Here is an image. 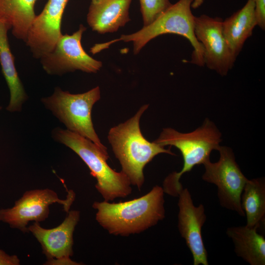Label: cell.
<instances>
[{
    "label": "cell",
    "mask_w": 265,
    "mask_h": 265,
    "mask_svg": "<svg viewBox=\"0 0 265 265\" xmlns=\"http://www.w3.org/2000/svg\"><path fill=\"white\" fill-rule=\"evenodd\" d=\"M204 0H193L191 4V7L193 8H196L201 5Z\"/></svg>",
    "instance_id": "cell-23"
},
{
    "label": "cell",
    "mask_w": 265,
    "mask_h": 265,
    "mask_svg": "<svg viewBox=\"0 0 265 265\" xmlns=\"http://www.w3.org/2000/svg\"><path fill=\"white\" fill-rule=\"evenodd\" d=\"M69 0H48L36 16L25 41L34 58L51 52L62 35L63 14Z\"/></svg>",
    "instance_id": "cell-13"
},
{
    "label": "cell",
    "mask_w": 265,
    "mask_h": 265,
    "mask_svg": "<svg viewBox=\"0 0 265 265\" xmlns=\"http://www.w3.org/2000/svg\"><path fill=\"white\" fill-rule=\"evenodd\" d=\"M221 141V132L208 118L201 126L188 133L180 132L170 128L163 129L154 142L164 147H176L181 152L184 161L180 172L171 173L164 180L162 188L164 193L177 197L183 188L180 182L182 175L209 159L211 153L217 150Z\"/></svg>",
    "instance_id": "cell-4"
},
{
    "label": "cell",
    "mask_w": 265,
    "mask_h": 265,
    "mask_svg": "<svg viewBox=\"0 0 265 265\" xmlns=\"http://www.w3.org/2000/svg\"><path fill=\"white\" fill-rule=\"evenodd\" d=\"M164 192L155 186L144 195L128 201L110 203L95 201L96 220L109 234L129 236L157 225L165 216Z\"/></svg>",
    "instance_id": "cell-1"
},
{
    "label": "cell",
    "mask_w": 265,
    "mask_h": 265,
    "mask_svg": "<svg viewBox=\"0 0 265 265\" xmlns=\"http://www.w3.org/2000/svg\"><path fill=\"white\" fill-rule=\"evenodd\" d=\"M148 106H142L133 117L111 128L107 136L122 171L128 176L131 185L139 190L144 183L143 169L147 164L159 154L175 155L170 149L149 142L142 135L140 119Z\"/></svg>",
    "instance_id": "cell-2"
},
{
    "label": "cell",
    "mask_w": 265,
    "mask_h": 265,
    "mask_svg": "<svg viewBox=\"0 0 265 265\" xmlns=\"http://www.w3.org/2000/svg\"><path fill=\"white\" fill-rule=\"evenodd\" d=\"M39 0H0V20L8 24L12 35L25 42L36 17L34 7Z\"/></svg>",
    "instance_id": "cell-18"
},
{
    "label": "cell",
    "mask_w": 265,
    "mask_h": 265,
    "mask_svg": "<svg viewBox=\"0 0 265 265\" xmlns=\"http://www.w3.org/2000/svg\"><path fill=\"white\" fill-rule=\"evenodd\" d=\"M256 227H228L226 234L234 245L236 255L250 265H265V238Z\"/></svg>",
    "instance_id": "cell-17"
},
{
    "label": "cell",
    "mask_w": 265,
    "mask_h": 265,
    "mask_svg": "<svg viewBox=\"0 0 265 265\" xmlns=\"http://www.w3.org/2000/svg\"><path fill=\"white\" fill-rule=\"evenodd\" d=\"M10 26L0 20V64L10 93V100L6 110L20 111L28 97L16 70L14 57L11 53L7 33Z\"/></svg>",
    "instance_id": "cell-15"
},
{
    "label": "cell",
    "mask_w": 265,
    "mask_h": 265,
    "mask_svg": "<svg viewBox=\"0 0 265 265\" xmlns=\"http://www.w3.org/2000/svg\"><path fill=\"white\" fill-rule=\"evenodd\" d=\"M132 0H91L86 21L92 30L100 34L117 31L131 21Z\"/></svg>",
    "instance_id": "cell-14"
},
{
    "label": "cell",
    "mask_w": 265,
    "mask_h": 265,
    "mask_svg": "<svg viewBox=\"0 0 265 265\" xmlns=\"http://www.w3.org/2000/svg\"><path fill=\"white\" fill-rule=\"evenodd\" d=\"M74 199L73 191L68 193L66 199L62 200L56 192L49 188L28 190L15 201L13 207L0 210V221L12 228L27 232L26 226L29 222L39 223L48 218L50 205L57 203L68 212Z\"/></svg>",
    "instance_id": "cell-9"
},
{
    "label": "cell",
    "mask_w": 265,
    "mask_h": 265,
    "mask_svg": "<svg viewBox=\"0 0 265 265\" xmlns=\"http://www.w3.org/2000/svg\"><path fill=\"white\" fill-rule=\"evenodd\" d=\"M80 218V212L72 210L67 212L63 222L52 229L41 227L39 222L27 227L40 244L47 261L46 265H80L72 261L73 234Z\"/></svg>",
    "instance_id": "cell-10"
},
{
    "label": "cell",
    "mask_w": 265,
    "mask_h": 265,
    "mask_svg": "<svg viewBox=\"0 0 265 265\" xmlns=\"http://www.w3.org/2000/svg\"><path fill=\"white\" fill-rule=\"evenodd\" d=\"M86 30L81 24L72 34H62L53 49L40 58L48 74L61 76L76 70L96 73L101 69L102 62L90 56L82 46V36Z\"/></svg>",
    "instance_id": "cell-8"
},
{
    "label": "cell",
    "mask_w": 265,
    "mask_h": 265,
    "mask_svg": "<svg viewBox=\"0 0 265 265\" xmlns=\"http://www.w3.org/2000/svg\"><path fill=\"white\" fill-rule=\"evenodd\" d=\"M254 3L257 26L265 29V0H252Z\"/></svg>",
    "instance_id": "cell-21"
},
{
    "label": "cell",
    "mask_w": 265,
    "mask_h": 265,
    "mask_svg": "<svg viewBox=\"0 0 265 265\" xmlns=\"http://www.w3.org/2000/svg\"><path fill=\"white\" fill-rule=\"evenodd\" d=\"M222 20L206 15L195 17L194 34L204 49L203 61L209 69L226 76L236 57L229 49L222 31Z\"/></svg>",
    "instance_id": "cell-11"
},
{
    "label": "cell",
    "mask_w": 265,
    "mask_h": 265,
    "mask_svg": "<svg viewBox=\"0 0 265 265\" xmlns=\"http://www.w3.org/2000/svg\"><path fill=\"white\" fill-rule=\"evenodd\" d=\"M219 160L212 162L210 159L203 164L205 172L203 181L215 185L220 205L233 211L241 216H245L241 204V195L248 180L236 162L231 148L219 146Z\"/></svg>",
    "instance_id": "cell-7"
},
{
    "label": "cell",
    "mask_w": 265,
    "mask_h": 265,
    "mask_svg": "<svg viewBox=\"0 0 265 265\" xmlns=\"http://www.w3.org/2000/svg\"><path fill=\"white\" fill-rule=\"evenodd\" d=\"M100 98L99 86L80 94H71L56 87L53 94L42 98L41 102L67 130L90 140L107 152L94 130L91 119L92 107Z\"/></svg>",
    "instance_id": "cell-6"
},
{
    "label": "cell",
    "mask_w": 265,
    "mask_h": 265,
    "mask_svg": "<svg viewBox=\"0 0 265 265\" xmlns=\"http://www.w3.org/2000/svg\"><path fill=\"white\" fill-rule=\"evenodd\" d=\"M143 26L149 25L172 4L169 0H139Z\"/></svg>",
    "instance_id": "cell-20"
},
{
    "label": "cell",
    "mask_w": 265,
    "mask_h": 265,
    "mask_svg": "<svg viewBox=\"0 0 265 265\" xmlns=\"http://www.w3.org/2000/svg\"><path fill=\"white\" fill-rule=\"evenodd\" d=\"M55 140L75 152L89 168L97 181L95 187L106 201L125 198L132 191L131 183L123 172H116L107 163V152L101 149L90 140L68 130L54 129Z\"/></svg>",
    "instance_id": "cell-5"
},
{
    "label": "cell",
    "mask_w": 265,
    "mask_h": 265,
    "mask_svg": "<svg viewBox=\"0 0 265 265\" xmlns=\"http://www.w3.org/2000/svg\"><path fill=\"white\" fill-rule=\"evenodd\" d=\"M192 1L193 0H179L149 25L143 26L136 32L123 34L119 38L96 44L90 49V52L95 54L115 42H132L133 53L137 54L154 38L162 34H175L186 38L193 47L191 62L200 66H204V49L194 34L195 16L191 10Z\"/></svg>",
    "instance_id": "cell-3"
},
{
    "label": "cell",
    "mask_w": 265,
    "mask_h": 265,
    "mask_svg": "<svg viewBox=\"0 0 265 265\" xmlns=\"http://www.w3.org/2000/svg\"><path fill=\"white\" fill-rule=\"evenodd\" d=\"M20 260L15 255H9L0 249V265H19Z\"/></svg>",
    "instance_id": "cell-22"
},
{
    "label": "cell",
    "mask_w": 265,
    "mask_h": 265,
    "mask_svg": "<svg viewBox=\"0 0 265 265\" xmlns=\"http://www.w3.org/2000/svg\"><path fill=\"white\" fill-rule=\"evenodd\" d=\"M256 26L255 5L252 0H248L243 7L222 22L224 38L236 57Z\"/></svg>",
    "instance_id": "cell-16"
},
{
    "label": "cell",
    "mask_w": 265,
    "mask_h": 265,
    "mask_svg": "<svg viewBox=\"0 0 265 265\" xmlns=\"http://www.w3.org/2000/svg\"><path fill=\"white\" fill-rule=\"evenodd\" d=\"M178 197V228L192 254L193 265H209L202 236V228L207 218L204 206L201 204L197 207L194 205L187 188H183Z\"/></svg>",
    "instance_id": "cell-12"
},
{
    "label": "cell",
    "mask_w": 265,
    "mask_h": 265,
    "mask_svg": "<svg viewBox=\"0 0 265 265\" xmlns=\"http://www.w3.org/2000/svg\"><path fill=\"white\" fill-rule=\"evenodd\" d=\"M241 204L246 217V226L259 228L265 221V178L248 179L241 195Z\"/></svg>",
    "instance_id": "cell-19"
}]
</instances>
